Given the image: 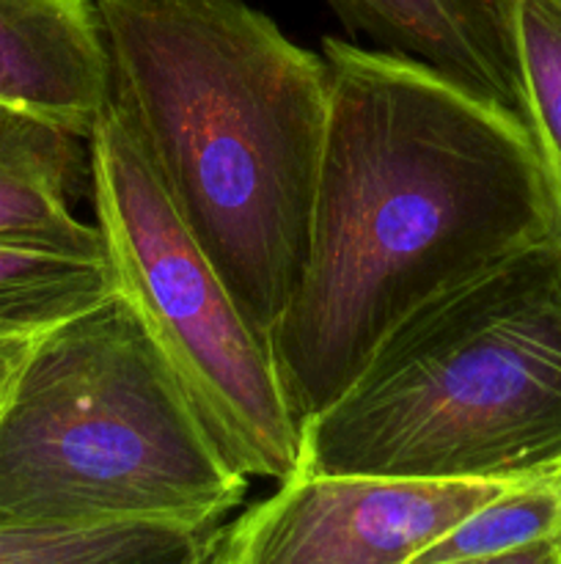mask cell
<instances>
[{"label": "cell", "instance_id": "14", "mask_svg": "<svg viewBox=\"0 0 561 564\" xmlns=\"http://www.w3.org/2000/svg\"><path fill=\"white\" fill-rule=\"evenodd\" d=\"M449 564H561V538L544 540V543L528 545V549L512 551V554L490 556V560H468Z\"/></svg>", "mask_w": 561, "mask_h": 564}, {"label": "cell", "instance_id": "7", "mask_svg": "<svg viewBox=\"0 0 561 564\" xmlns=\"http://www.w3.org/2000/svg\"><path fill=\"white\" fill-rule=\"evenodd\" d=\"M0 105L91 138L110 108L94 0H0Z\"/></svg>", "mask_w": 561, "mask_h": 564}, {"label": "cell", "instance_id": "11", "mask_svg": "<svg viewBox=\"0 0 561 564\" xmlns=\"http://www.w3.org/2000/svg\"><path fill=\"white\" fill-rule=\"evenodd\" d=\"M515 108L531 135L561 240V0H501Z\"/></svg>", "mask_w": 561, "mask_h": 564}, {"label": "cell", "instance_id": "17", "mask_svg": "<svg viewBox=\"0 0 561 564\" xmlns=\"http://www.w3.org/2000/svg\"><path fill=\"white\" fill-rule=\"evenodd\" d=\"M556 482H559V485H561V474H556Z\"/></svg>", "mask_w": 561, "mask_h": 564}, {"label": "cell", "instance_id": "12", "mask_svg": "<svg viewBox=\"0 0 561 564\" xmlns=\"http://www.w3.org/2000/svg\"><path fill=\"white\" fill-rule=\"evenodd\" d=\"M226 527V523H223ZM223 527L170 523L11 527L0 523V564H198Z\"/></svg>", "mask_w": 561, "mask_h": 564}, {"label": "cell", "instance_id": "3", "mask_svg": "<svg viewBox=\"0 0 561 564\" xmlns=\"http://www.w3.org/2000/svg\"><path fill=\"white\" fill-rule=\"evenodd\" d=\"M308 474L517 485L561 474V240L440 292L302 427Z\"/></svg>", "mask_w": 561, "mask_h": 564}, {"label": "cell", "instance_id": "10", "mask_svg": "<svg viewBox=\"0 0 561 564\" xmlns=\"http://www.w3.org/2000/svg\"><path fill=\"white\" fill-rule=\"evenodd\" d=\"M116 295L105 259L0 240V352H22Z\"/></svg>", "mask_w": 561, "mask_h": 564}, {"label": "cell", "instance_id": "2", "mask_svg": "<svg viewBox=\"0 0 561 564\" xmlns=\"http://www.w3.org/2000/svg\"><path fill=\"white\" fill-rule=\"evenodd\" d=\"M110 108L270 339L308 257L330 113L322 55L245 0H94Z\"/></svg>", "mask_w": 561, "mask_h": 564}, {"label": "cell", "instance_id": "15", "mask_svg": "<svg viewBox=\"0 0 561 564\" xmlns=\"http://www.w3.org/2000/svg\"><path fill=\"white\" fill-rule=\"evenodd\" d=\"M22 352H25V350H22ZM22 352H0V402H3L6 389H9L11 375H14V369H16V364H20Z\"/></svg>", "mask_w": 561, "mask_h": 564}, {"label": "cell", "instance_id": "4", "mask_svg": "<svg viewBox=\"0 0 561 564\" xmlns=\"http://www.w3.org/2000/svg\"><path fill=\"white\" fill-rule=\"evenodd\" d=\"M248 482L119 295L33 341L0 402V523L215 529Z\"/></svg>", "mask_w": 561, "mask_h": 564}, {"label": "cell", "instance_id": "1", "mask_svg": "<svg viewBox=\"0 0 561 564\" xmlns=\"http://www.w3.org/2000/svg\"><path fill=\"white\" fill-rule=\"evenodd\" d=\"M319 55L330 113L308 257L270 334L302 427L407 314L559 237L515 108L388 50L328 36Z\"/></svg>", "mask_w": 561, "mask_h": 564}, {"label": "cell", "instance_id": "8", "mask_svg": "<svg viewBox=\"0 0 561 564\" xmlns=\"http://www.w3.org/2000/svg\"><path fill=\"white\" fill-rule=\"evenodd\" d=\"M91 193L88 138L0 105V240L105 259L97 224L75 215Z\"/></svg>", "mask_w": 561, "mask_h": 564}, {"label": "cell", "instance_id": "6", "mask_svg": "<svg viewBox=\"0 0 561 564\" xmlns=\"http://www.w3.org/2000/svg\"><path fill=\"white\" fill-rule=\"evenodd\" d=\"M504 488L297 471L226 521L220 564H410Z\"/></svg>", "mask_w": 561, "mask_h": 564}, {"label": "cell", "instance_id": "16", "mask_svg": "<svg viewBox=\"0 0 561 564\" xmlns=\"http://www.w3.org/2000/svg\"><path fill=\"white\" fill-rule=\"evenodd\" d=\"M220 538H223V532H220ZM220 538H218V543H215V549L209 551V554L204 556L198 564H220Z\"/></svg>", "mask_w": 561, "mask_h": 564}, {"label": "cell", "instance_id": "13", "mask_svg": "<svg viewBox=\"0 0 561 564\" xmlns=\"http://www.w3.org/2000/svg\"><path fill=\"white\" fill-rule=\"evenodd\" d=\"M556 538H561V485L556 477H542L504 488L429 543L410 564L490 560Z\"/></svg>", "mask_w": 561, "mask_h": 564}, {"label": "cell", "instance_id": "9", "mask_svg": "<svg viewBox=\"0 0 561 564\" xmlns=\"http://www.w3.org/2000/svg\"><path fill=\"white\" fill-rule=\"evenodd\" d=\"M328 6L380 50L421 61L515 108L501 0H328Z\"/></svg>", "mask_w": 561, "mask_h": 564}, {"label": "cell", "instance_id": "5", "mask_svg": "<svg viewBox=\"0 0 561 564\" xmlns=\"http://www.w3.org/2000/svg\"><path fill=\"white\" fill-rule=\"evenodd\" d=\"M94 224L116 295L174 375L220 455L245 479L295 477L302 424L270 339L190 235L113 108L88 138Z\"/></svg>", "mask_w": 561, "mask_h": 564}]
</instances>
